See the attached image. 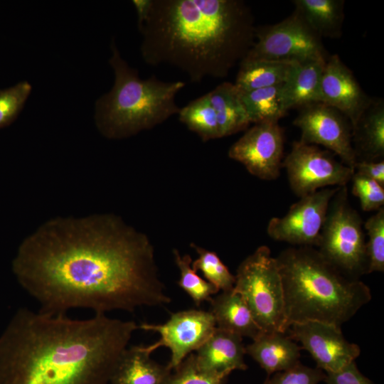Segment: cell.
<instances>
[{
	"instance_id": "cell-1",
	"label": "cell",
	"mask_w": 384,
	"mask_h": 384,
	"mask_svg": "<svg viewBox=\"0 0 384 384\" xmlns=\"http://www.w3.org/2000/svg\"><path fill=\"white\" fill-rule=\"evenodd\" d=\"M39 311H134L169 304L149 238L113 214L50 219L27 236L12 261Z\"/></svg>"
},
{
	"instance_id": "cell-2",
	"label": "cell",
	"mask_w": 384,
	"mask_h": 384,
	"mask_svg": "<svg viewBox=\"0 0 384 384\" xmlns=\"http://www.w3.org/2000/svg\"><path fill=\"white\" fill-rule=\"evenodd\" d=\"M138 325L18 309L0 335V384H109Z\"/></svg>"
},
{
	"instance_id": "cell-3",
	"label": "cell",
	"mask_w": 384,
	"mask_h": 384,
	"mask_svg": "<svg viewBox=\"0 0 384 384\" xmlns=\"http://www.w3.org/2000/svg\"><path fill=\"white\" fill-rule=\"evenodd\" d=\"M254 16L242 0H152L138 26L146 63L176 68L190 80L226 78L255 41Z\"/></svg>"
},
{
	"instance_id": "cell-4",
	"label": "cell",
	"mask_w": 384,
	"mask_h": 384,
	"mask_svg": "<svg viewBox=\"0 0 384 384\" xmlns=\"http://www.w3.org/2000/svg\"><path fill=\"white\" fill-rule=\"evenodd\" d=\"M275 257L287 330L307 321L341 327L371 300L367 284L343 274L313 247L292 246Z\"/></svg>"
},
{
	"instance_id": "cell-5",
	"label": "cell",
	"mask_w": 384,
	"mask_h": 384,
	"mask_svg": "<svg viewBox=\"0 0 384 384\" xmlns=\"http://www.w3.org/2000/svg\"><path fill=\"white\" fill-rule=\"evenodd\" d=\"M111 50L109 63L114 73V85L97 100L95 108V124L101 134L112 139L129 137L178 113L175 98L185 82L163 81L154 75L143 80L122 58L114 40Z\"/></svg>"
},
{
	"instance_id": "cell-6",
	"label": "cell",
	"mask_w": 384,
	"mask_h": 384,
	"mask_svg": "<svg viewBox=\"0 0 384 384\" xmlns=\"http://www.w3.org/2000/svg\"><path fill=\"white\" fill-rule=\"evenodd\" d=\"M366 245L362 219L350 204L347 186H339L330 201L317 250L343 274L360 279L368 274Z\"/></svg>"
},
{
	"instance_id": "cell-7",
	"label": "cell",
	"mask_w": 384,
	"mask_h": 384,
	"mask_svg": "<svg viewBox=\"0 0 384 384\" xmlns=\"http://www.w3.org/2000/svg\"><path fill=\"white\" fill-rule=\"evenodd\" d=\"M233 290L241 295L263 332L286 333L282 278L275 257L261 245L239 265Z\"/></svg>"
},
{
	"instance_id": "cell-8",
	"label": "cell",
	"mask_w": 384,
	"mask_h": 384,
	"mask_svg": "<svg viewBox=\"0 0 384 384\" xmlns=\"http://www.w3.org/2000/svg\"><path fill=\"white\" fill-rule=\"evenodd\" d=\"M255 36L245 60L297 63L326 60L321 38L295 11L279 23L256 27Z\"/></svg>"
},
{
	"instance_id": "cell-9",
	"label": "cell",
	"mask_w": 384,
	"mask_h": 384,
	"mask_svg": "<svg viewBox=\"0 0 384 384\" xmlns=\"http://www.w3.org/2000/svg\"><path fill=\"white\" fill-rule=\"evenodd\" d=\"M293 193L299 198L322 188L347 186L353 169L336 160L331 152L295 141L282 161Z\"/></svg>"
},
{
	"instance_id": "cell-10",
	"label": "cell",
	"mask_w": 384,
	"mask_h": 384,
	"mask_svg": "<svg viewBox=\"0 0 384 384\" xmlns=\"http://www.w3.org/2000/svg\"><path fill=\"white\" fill-rule=\"evenodd\" d=\"M138 328L160 334V338L146 346V348L151 353L160 347L169 348L171 359L167 366L172 370L204 343L214 331L216 324L210 311L188 309L171 314L163 324L142 323Z\"/></svg>"
},
{
	"instance_id": "cell-11",
	"label": "cell",
	"mask_w": 384,
	"mask_h": 384,
	"mask_svg": "<svg viewBox=\"0 0 384 384\" xmlns=\"http://www.w3.org/2000/svg\"><path fill=\"white\" fill-rule=\"evenodd\" d=\"M338 187L325 188L301 197L282 217L270 219V238L294 247H317L330 201Z\"/></svg>"
},
{
	"instance_id": "cell-12",
	"label": "cell",
	"mask_w": 384,
	"mask_h": 384,
	"mask_svg": "<svg viewBox=\"0 0 384 384\" xmlns=\"http://www.w3.org/2000/svg\"><path fill=\"white\" fill-rule=\"evenodd\" d=\"M293 124L301 131L299 141L321 145L337 155L341 161L353 169L356 156L352 144V125L336 109L322 102L299 108Z\"/></svg>"
},
{
	"instance_id": "cell-13",
	"label": "cell",
	"mask_w": 384,
	"mask_h": 384,
	"mask_svg": "<svg viewBox=\"0 0 384 384\" xmlns=\"http://www.w3.org/2000/svg\"><path fill=\"white\" fill-rule=\"evenodd\" d=\"M284 134L278 122L255 124L233 143L228 156L252 175L265 181L278 178L282 168Z\"/></svg>"
},
{
	"instance_id": "cell-14",
	"label": "cell",
	"mask_w": 384,
	"mask_h": 384,
	"mask_svg": "<svg viewBox=\"0 0 384 384\" xmlns=\"http://www.w3.org/2000/svg\"><path fill=\"white\" fill-rule=\"evenodd\" d=\"M289 335L301 343L325 373L337 371L360 356L358 345L347 341L341 327L316 321L292 324Z\"/></svg>"
},
{
	"instance_id": "cell-15",
	"label": "cell",
	"mask_w": 384,
	"mask_h": 384,
	"mask_svg": "<svg viewBox=\"0 0 384 384\" xmlns=\"http://www.w3.org/2000/svg\"><path fill=\"white\" fill-rule=\"evenodd\" d=\"M372 100L337 54L326 59L321 77V102L344 114L353 127Z\"/></svg>"
},
{
	"instance_id": "cell-16",
	"label": "cell",
	"mask_w": 384,
	"mask_h": 384,
	"mask_svg": "<svg viewBox=\"0 0 384 384\" xmlns=\"http://www.w3.org/2000/svg\"><path fill=\"white\" fill-rule=\"evenodd\" d=\"M196 351L198 367L209 373L229 375L234 370L247 368L242 337L218 327Z\"/></svg>"
},
{
	"instance_id": "cell-17",
	"label": "cell",
	"mask_w": 384,
	"mask_h": 384,
	"mask_svg": "<svg viewBox=\"0 0 384 384\" xmlns=\"http://www.w3.org/2000/svg\"><path fill=\"white\" fill-rule=\"evenodd\" d=\"M301 346L287 332H262L245 346L246 353L267 376L287 370L300 362Z\"/></svg>"
},
{
	"instance_id": "cell-18",
	"label": "cell",
	"mask_w": 384,
	"mask_h": 384,
	"mask_svg": "<svg viewBox=\"0 0 384 384\" xmlns=\"http://www.w3.org/2000/svg\"><path fill=\"white\" fill-rule=\"evenodd\" d=\"M357 161H378L384 157V102L373 99L352 127Z\"/></svg>"
},
{
	"instance_id": "cell-19",
	"label": "cell",
	"mask_w": 384,
	"mask_h": 384,
	"mask_svg": "<svg viewBox=\"0 0 384 384\" xmlns=\"http://www.w3.org/2000/svg\"><path fill=\"white\" fill-rule=\"evenodd\" d=\"M146 346H132L122 353L111 377V384H163L171 373L151 358Z\"/></svg>"
},
{
	"instance_id": "cell-20",
	"label": "cell",
	"mask_w": 384,
	"mask_h": 384,
	"mask_svg": "<svg viewBox=\"0 0 384 384\" xmlns=\"http://www.w3.org/2000/svg\"><path fill=\"white\" fill-rule=\"evenodd\" d=\"M210 303L216 327L252 340L263 332L243 298L233 289L221 292Z\"/></svg>"
},
{
	"instance_id": "cell-21",
	"label": "cell",
	"mask_w": 384,
	"mask_h": 384,
	"mask_svg": "<svg viewBox=\"0 0 384 384\" xmlns=\"http://www.w3.org/2000/svg\"><path fill=\"white\" fill-rule=\"evenodd\" d=\"M326 61L319 59L297 64L282 85L283 105L287 112L321 102V77Z\"/></svg>"
},
{
	"instance_id": "cell-22",
	"label": "cell",
	"mask_w": 384,
	"mask_h": 384,
	"mask_svg": "<svg viewBox=\"0 0 384 384\" xmlns=\"http://www.w3.org/2000/svg\"><path fill=\"white\" fill-rule=\"evenodd\" d=\"M206 94L216 114L220 137L234 134L250 125L240 91L234 83L223 82Z\"/></svg>"
},
{
	"instance_id": "cell-23",
	"label": "cell",
	"mask_w": 384,
	"mask_h": 384,
	"mask_svg": "<svg viewBox=\"0 0 384 384\" xmlns=\"http://www.w3.org/2000/svg\"><path fill=\"white\" fill-rule=\"evenodd\" d=\"M294 11L321 38H338L344 20L343 0H294Z\"/></svg>"
},
{
	"instance_id": "cell-24",
	"label": "cell",
	"mask_w": 384,
	"mask_h": 384,
	"mask_svg": "<svg viewBox=\"0 0 384 384\" xmlns=\"http://www.w3.org/2000/svg\"><path fill=\"white\" fill-rule=\"evenodd\" d=\"M298 63L268 60H245L240 63L235 82L240 91H250L285 83Z\"/></svg>"
},
{
	"instance_id": "cell-25",
	"label": "cell",
	"mask_w": 384,
	"mask_h": 384,
	"mask_svg": "<svg viewBox=\"0 0 384 384\" xmlns=\"http://www.w3.org/2000/svg\"><path fill=\"white\" fill-rule=\"evenodd\" d=\"M282 85L240 91L250 123L279 122L287 112L283 105Z\"/></svg>"
},
{
	"instance_id": "cell-26",
	"label": "cell",
	"mask_w": 384,
	"mask_h": 384,
	"mask_svg": "<svg viewBox=\"0 0 384 384\" xmlns=\"http://www.w3.org/2000/svg\"><path fill=\"white\" fill-rule=\"evenodd\" d=\"M178 114L179 121L203 142L221 138L216 114L207 94L180 108Z\"/></svg>"
},
{
	"instance_id": "cell-27",
	"label": "cell",
	"mask_w": 384,
	"mask_h": 384,
	"mask_svg": "<svg viewBox=\"0 0 384 384\" xmlns=\"http://www.w3.org/2000/svg\"><path fill=\"white\" fill-rule=\"evenodd\" d=\"M174 261L180 272L178 285L199 306L204 302H210L219 290L212 284L201 278L192 268V259L189 255H181L176 249L173 250Z\"/></svg>"
},
{
	"instance_id": "cell-28",
	"label": "cell",
	"mask_w": 384,
	"mask_h": 384,
	"mask_svg": "<svg viewBox=\"0 0 384 384\" xmlns=\"http://www.w3.org/2000/svg\"><path fill=\"white\" fill-rule=\"evenodd\" d=\"M191 246L198 255V257L191 264L193 270L201 271L206 281L219 291L232 290L234 288L235 277L230 272L217 253L194 243H191Z\"/></svg>"
},
{
	"instance_id": "cell-29",
	"label": "cell",
	"mask_w": 384,
	"mask_h": 384,
	"mask_svg": "<svg viewBox=\"0 0 384 384\" xmlns=\"http://www.w3.org/2000/svg\"><path fill=\"white\" fill-rule=\"evenodd\" d=\"M368 238L366 240V255L368 274L384 272V208L371 215L364 223Z\"/></svg>"
},
{
	"instance_id": "cell-30",
	"label": "cell",
	"mask_w": 384,
	"mask_h": 384,
	"mask_svg": "<svg viewBox=\"0 0 384 384\" xmlns=\"http://www.w3.org/2000/svg\"><path fill=\"white\" fill-rule=\"evenodd\" d=\"M228 375L201 369L191 353L171 371L163 384H224Z\"/></svg>"
},
{
	"instance_id": "cell-31",
	"label": "cell",
	"mask_w": 384,
	"mask_h": 384,
	"mask_svg": "<svg viewBox=\"0 0 384 384\" xmlns=\"http://www.w3.org/2000/svg\"><path fill=\"white\" fill-rule=\"evenodd\" d=\"M27 81L19 82L0 90V129L13 123L18 117L31 92Z\"/></svg>"
},
{
	"instance_id": "cell-32",
	"label": "cell",
	"mask_w": 384,
	"mask_h": 384,
	"mask_svg": "<svg viewBox=\"0 0 384 384\" xmlns=\"http://www.w3.org/2000/svg\"><path fill=\"white\" fill-rule=\"evenodd\" d=\"M351 181L352 193L358 198L363 211H377L383 207V186L356 172H353Z\"/></svg>"
},
{
	"instance_id": "cell-33",
	"label": "cell",
	"mask_w": 384,
	"mask_h": 384,
	"mask_svg": "<svg viewBox=\"0 0 384 384\" xmlns=\"http://www.w3.org/2000/svg\"><path fill=\"white\" fill-rule=\"evenodd\" d=\"M326 373L321 369L311 368L301 362L293 367L268 375L264 384H319Z\"/></svg>"
},
{
	"instance_id": "cell-34",
	"label": "cell",
	"mask_w": 384,
	"mask_h": 384,
	"mask_svg": "<svg viewBox=\"0 0 384 384\" xmlns=\"http://www.w3.org/2000/svg\"><path fill=\"white\" fill-rule=\"evenodd\" d=\"M326 384H374L358 368L356 361H353L335 372L325 373Z\"/></svg>"
},
{
	"instance_id": "cell-35",
	"label": "cell",
	"mask_w": 384,
	"mask_h": 384,
	"mask_svg": "<svg viewBox=\"0 0 384 384\" xmlns=\"http://www.w3.org/2000/svg\"><path fill=\"white\" fill-rule=\"evenodd\" d=\"M353 171L374 180L384 186V161H357Z\"/></svg>"
},
{
	"instance_id": "cell-36",
	"label": "cell",
	"mask_w": 384,
	"mask_h": 384,
	"mask_svg": "<svg viewBox=\"0 0 384 384\" xmlns=\"http://www.w3.org/2000/svg\"><path fill=\"white\" fill-rule=\"evenodd\" d=\"M132 3L137 14V25L139 26L147 17L151 9L152 0H133Z\"/></svg>"
}]
</instances>
